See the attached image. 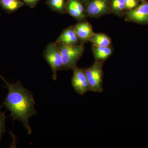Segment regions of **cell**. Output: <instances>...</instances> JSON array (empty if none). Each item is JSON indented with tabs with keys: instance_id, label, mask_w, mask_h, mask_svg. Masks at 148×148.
<instances>
[{
	"instance_id": "obj_1",
	"label": "cell",
	"mask_w": 148,
	"mask_h": 148,
	"mask_svg": "<svg viewBox=\"0 0 148 148\" xmlns=\"http://www.w3.org/2000/svg\"><path fill=\"white\" fill-rule=\"evenodd\" d=\"M0 77L5 83L6 88L8 90L2 106H5L10 111L9 116L12 117L13 121L22 123L27 133L31 135L32 130L29 125V119L37 114L33 93L23 86L19 81L11 84L1 76L0 75Z\"/></svg>"
},
{
	"instance_id": "obj_2",
	"label": "cell",
	"mask_w": 148,
	"mask_h": 148,
	"mask_svg": "<svg viewBox=\"0 0 148 148\" xmlns=\"http://www.w3.org/2000/svg\"><path fill=\"white\" fill-rule=\"evenodd\" d=\"M56 44L61 53L63 70H73L76 68L77 63L83 53L84 49L82 45H66L63 44Z\"/></svg>"
},
{
	"instance_id": "obj_3",
	"label": "cell",
	"mask_w": 148,
	"mask_h": 148,
	"mask_svg": "<svg viewBox=\"0 0 148 148\" xmlns=\"http://www.w3.org/2000/svg\"><path fill=\"white\" fill-rule=\"evenodd\" d=\"M103 62L95 61L92 66L85 69L90 91L101 93L103 92Z\"/></svg>"
},
{
	"instance_id": "obj_4",
	"label": "cell",
	"mask_w": 148,
	"mask_h": 148,
	"mask_svg": "<svg viewBox=\"0 0 148 148\" xmlns=\"http://www.w3.org/2000/svg\"><path fill=\"white\" fill-rule=\"evenodd\" d=\"M43 56L51 69L52 78L56 80L57 71L63 70V64L60 50L55 42L47 45L44 51Z\"/></svg>"
},
{
	"instance_id": "obj_5",
	"label": "cell",
	"mask_w": 148,
	"mask_h": 148,
	"mask_svg": "<svg viewBox=\"0 0 148 148\" xmlns=\"http://www.w3.org/2000/svg\"><path fill=\"white\" fill-rule=\"evenodd\" d=\"M73 70V73L71 79L72 86L78 94L84 95L90 91L85 70L76 67Z\"/></svg>"
},
{
	"instance_id": "obj_6",
	"label": "cell",
	"mask_w": 148,
	"mask_h": 148,
	"mask_svg": "<svg viewBox=\"0 0 148 148\" xmlns=\"http://www.w3.org/2000/svg\"><path fill=\"white\" fill-rule=\"evenodd\" d=\"M128 18L136 22H148V3H143L132 9L128 14Z\"/></svg>"
},
{
	"instance_id": "obj_7",
	"label": "cell",
	"mask_w": 148,
	"mask_h": 148,
	"mask_svg": "<svg viewBox=\"0 0 148 148\" xmlns=\"http://www.w3.org/2000/svg\"><path fill=\"white\" fill-rule=\"evenodd\" d=\"M66 11L77 19L82 20L84 17V8L79 0H66Z\"/></svg>"
},
{
	"instance_id": "obj_8",
	"label": "cell",
	"mask_w": 148,
	"mask_h": 148,
	"mask_svg": "<svg viewBox=\"0 0 148 148\" xmlns=\"http://www.w3.org/2000/svg\"><path fill=\"white\" fill-rule=\"evenodd\" d=\"M78 40V38L74 30V27H69L62 32L55 42L66 45H77Z\"/></svg>"
},
{
	"instance_id": "obj_9",
	"label": "cell",
	"mask_w": 148,
	"mask_h": 148,
	"mask_svg": "<svg viewBox=\"0 0 148 148\" xmlns=\"http://www.w3.org/2000/svg\"><path fill=\"white\" fill-rule=\"evenodd\" d=\"M74 29L79 39L81 40H90V38L94 34L92 27L88 22H79L74 26Z\"/></svg>"
},
{
	"instance_id": "obj_10",
	"label": "cell",
	"mask_w": 148,
	"mask_h": 148,
	"mask_svg": "<svg viewBox=\"0 0 148 148\" xmlns=\"http://www.w3.org/2000/svg\"><path fill=\"white\" fill-rule=\"evenodd\" d=\"M108 8L107 0H92L88 5L87 12L91 16H98L106 12Z\"/></svg>"
},
{
	"instance_id": "obj_11",
	"label": "cell",
	"mask_w": 148,
	"mask_h": 148,
	"mask_svg": "<svg viewBox=\"0 0 148 148\" xmlns=\"http://www.w3.org/2000/svg\"><path fill=\"white\" fill-rule=\"evenodd\" d=\"M93 52L96 61L103 62L110 56L112 50L109 47H96L93 49Z\"/></svg>"
},
{
	"instance_id": "obj_12",
	"label": "cell",
	"mask_w": 148,
	"mask_h": 148,
	"mask_svg": "<svg viewBox=\"0 0 148 148\" xmlns=\"http://www.w3.org/2000/svg\"><path fill=\"white\" fill-rule=\"evenodd\" d=\"M24 3L20 0H0V5L5 10L12 12L21 8Z\"/></svg>"
},
{
	"instance_id": "obj_13",
	"label": "cell",
	"mask_w": 148,
	"mask_h": 148,
	"mask_svg": "<svg viewBox=\"0 0 148 148\" xmlns=\"http://www.w3.org/2000/svg\"><path fill=\"white\" fill-rule=\"evenodd\" d=\"M46 4L55 12L64 13L66 11V0H47Z\"/></svg>"
},
{
	"instance_id": "obj_14",
	"label": "cell",
	"mask_w": 148,
	"mask_h": 148,
	"mask_svg": "<svg viewBox=\"0 0 148 148\" xmlns=\"http://www.w3.org/2000/svg\"><path fill=\"white\" fill-rule=\"evenodd\" d=\"M90 40L96 47H108L111 44V40L108 36L104 34H94Z\"/></svg>"
},
{
	"instance_id": "obj_15",
	"label": "cell",
	"mask_w": 148,
	"mask_h": 148,
	"mask_svg": "<svg viewBox=\"0 0 148 148\" xmlns=\"http://www.w3.org/2000/svg\"><path fill=\"white\" fill-rule=\"evenodd\" d=\"M0 108V142L1 140L2 137L4 133L5 132V120L6 117L5 113L1 111V108Z\"/></svg>"
},
{
	"instance_id": "obj_16",
	"label": "cell",
	"mask_w": 148,
	"mask_h": 148,
	"mask_svg": "<svg viewBox=\"0 0 148 148\" xmlns=\"http://www.w3.org/2000/svg\"><path fill=\"white\" fill-rule=\"evenodd\" d=\"M112 7L114 10L120 11L125 8L124 0H113Z\"/></svg>"
},
{
	"instance_id": "obj_17",
	"label": "cell",
	"mask_w": 148,
	"mask_h": 148,
	"mask_svg": "<svg viewBox=\"0 0 148 148\" xmlns=\"http://www.w3.org/2000/svg\"><path fill=\"white\" fill-rule=\"evenodd\" d=\"M125 8L128 10H132L137 6L136 0H124Z\"/></svg>"
},
{
	"instance_id": "obj_18",
	"label": "cell",
	"mask_w": 148,
	"mask_h": 148,
	"mask_svg": "<svg viewBox=\"0 0 148 148\" xmlns=\"http://www.w3.org/2000/svg\"><path fill=\"white\" fill-rule=\"evenodd\" d=\"M21 1L30 8H33L36 6L38 3L41 0H21Z\"/></svg>"
},
{
	"instance_id": "obj_19",
	"label": "cell",
	"mask_w": 148,
	"mask_h": 148,
	"mask_svg": "<svg viewBox=\"0 0 148 148\" xmlns=\"http://www.w3.org/2000/svg\"><path fill=\"white\" fill-rule=\"evenodd\" d=\"M82 1H86L87 0H82Z\"/></svg>"
},
{
	"instance_id": "obj_20",
	"label": "cell",
	"mask_w": 148,
	"mask_h": 148,
	"mask_svg": "<svg viewBox=\"0 0 148 148\" xmlns=\"http://www.w3.org/2000/svg\"><path fill=\"white\" fill-rule=\"evenodd\" d=\"M141 1H143V0H141Z\"/></svg>"
}]
</instances>
